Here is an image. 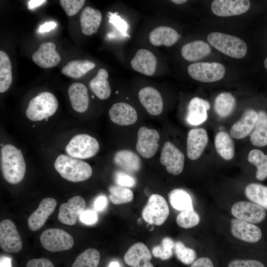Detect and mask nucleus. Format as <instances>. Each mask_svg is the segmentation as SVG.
I'll return each mask as SVG.
<instances>
[{"mask_svg":"<svg viewBox=\"0 0 267 267\" xmlns=\"http://www.w3.org/2000/svg\"><path fill=\"white\" fill-rule=\"evenodd\" d=\"M0 167L5 180L17 184L23 179L26 163L20 149L11 144L2 146L0 150Z\"/></svg>","mask_w":267,"mask_h":267,"instance_id":"1","label":"nucleus"},{"mask_svg":"<svg viewBox=\"0 0 267 267\" xmlns=\"http://www.w3.org/2000/svg\"><path fill=\"white\" fill-rule=\"evenodd\" d=\"M54 166L63 178L71 182L85 180L92 173L91 167L87 162L65 154L57 157Z\"/></svg>","mask_w":267,"mask_h":267,"instance_id":"2","label":"nucleus"},{"mask_svg":"<svg viewBox=\"0 0 267 267\" xmlns=\"http://www.w3.org/2000/svg\"><path fill=\"white\" fill-rule=\"evenodd\" d=\"M208 43L223 54L234 58H242L247 51L245 42L241 39L226 34L213 32L207 36Z\"/></svg>","mask_w":267,"mask_h":267,"instance_id":"3","label":"nucleus"},{"mask_svg":"<svg viewBox=\"0 0 267 267\" xmlns=\"http://www.w3.org/2000/svg\"><path fill=\"white\" fill-rule=\"evenodd\" d=\"M58 106V101L52 93L43 92L29 101L26 115L32 121H40L53 115Z\"/></svg>","mask_w":267,"mask_h":267,"instance_id":"4","label":"nucleus"},{"mask_svg":"<svg viewBox=\"0 0 267 267\" xmlns=\"http://www.w3.org/2000/svg\"><path fill=\"white\" fill-rule=\"evenodd\" d=\"M99 145L93 137L87 134H79L73 137L65 147L66 153L77 159H88L98 151Z\"/></svg>","mask_w":267,"mask_h":267,"instance_id":"5","label":"nucleus"},{"mask_svg":"<svg viewBox=\"0 0 267 267\" xmlns=\"http://www.w3.org/2000/svg\"><path fill=\"white\" fill-rule=\"evenodd\" d=\"M40 242L46 250L59 252L69 250L74 245V239L67 232L60 228H49L44 231Z\"/></svg>","mask_w":267,"mask_h":267,"instance_id":"6","label":"nucleus"},{"mask_svg":"<svg viewBox=\"0 0 267 267\" xmlns=\"http://www.w3.org/2000/svg\"><path fill=\"white\" fill-rule=\"evenodd\" d=\"M169 215V209L165 198L157 194L151 195L142 212L144 220L150 224L162 225Z\"/></svg>","mask_w":267,"mask_h":267,"instance_id":"7","label":"nucleus"},{"mask_svg":"<svg viewBox=\"0 0 267 267\" xmlns=\"http://www.w3.org/2000/svg\"><path fill=\"white\" fill-rule=\"evenodd\" d=\"M188 73L193 79L210 83L219 81L224 76L225 67L218 62H197L188 66Z\"/></svg>","mask_w":267,"mask_h":267,"instance_id":"8","label":"nucleus"},{"mask_svg":"<svg viewBox=\"0 0 267 267\" xmlns=\"http://www.w3.org/2000/svg\"><path fill=\"white\" fill-rule=\"evenodd\" d=\"M0 247L5 252L16 253L22 248V242L13 222L8 219L0 223Z\"/></svg>","mask_w":267,"mask_h":267,"instance_id":"9","label":"nucleus"},{"mask_svg":"<svg viewBox=\"0 0 267 267\" xmlns=\"http://www.w3.org/2000/svg\"><path fill=\"white\" fill-rule=\"evenodd\" d=\"M160 162L162 165L166 166L168 173L178 175L183 169L184 156L174 144L167 141L162 149Z\"/></svg>","mask_w":267,"mask_h":267,"instance_id":"10","label":"nucleus"},{"mask_svg":"<svg viewBox=\"0 0 267 267\" xmlns=\"http://www.w3.org/2000/svg\"><path fill=\"white\" fill-rule=\"evenodd\" d=\"M231 211L236 219L252 223L261 222L266 216L265 209L252 202H237L232 205Z\"/></svg>","mask_w":267,"mask_h":267,"instance_id":"11","label":"nucleus"},{"mask_svg":"<svg viewBox=\"0 0 267 267\" xmlns=\"http://www.w3.org/2000/svg\"><path fill=\"white\" fill-rule=\"evenodd\" d=\"M160 135L154 129L145 127L139 128L136 144L137 151L144 158H150L156 153L158 147Z\"/></svg>","mask_w":267,"mask_h":267,"instance_id":"12","label":"nucleus"},{"mask_svg":"<svg viewBox=\"0 0 267 267\" xmlns=\"http://www.w3.org/2000/svg\"><path fill=\"white\" fill-rule=\"evenodd\" d=\"M86 203L80 196L70 198L67 203L60 206L58 214L59 221L66 225H74L82 213L85 210Z\"/></svg>","mask_w":267,"mask_h":267,"instance_id":"13","label":"nucleus"},{"mask_svg":"<svg viewBox=\"0 0 267 267\" xmlns=\"http://www.w3.org/2000/svg\"><path fill=\"white\" fill-rule=\"evenodd\" d=\"M250 4L248 0H215L211 4V10L219 16H235L247 11Z\"/></svg>","mask_w":267,"mask_h":267,"instance_id":"14","label":"nucleus"},{"mask_svg":"<svg viewBox=\"0 0 267 267\" xmlns=\"http://www.w3.org/2000/svg\"><path fill=\"white\" fill-rule=\"evenodd\" d=\"M231 232L235 238L249 242H258L262 237L260 228L252 223L233 219L231 220Z\"/></svg>","mask_w":267,"mask_h":267,"instance_id":"15","label":"nucleus"},{"mask_svg":"<svg viewBox=\"0 0 267 267\" xmlns=\"http://www.w3.org/2000/svg\"><path fill=\"white\" fill-rule=\"evenodd\" d=\"M57 205L56 200L51 197L43 199L38 208L29 216L28 226L32 231L40 229L53 213Z\"/></svg>","mask_w":267,"mask_h":267,"instance_id":"16","label":"nucleus"},{"mask_svg":"<svg viewBox=\"0 0 267 267\" xmlns=\"http://www.w3.org/2000/svg\"><path fill=\"white\" fill-rule=\"evenodd\" d=\"M56 45L52 42L42 44L38 49L32 55L33 61L44 68H52L60 61L59 54L56 51Z\"/></svg>","mask_w":267,"mask_h":267,"instance_id":"17","label":"nucleus"},{"mask_svg":"<svg viewBox=\"0 0 267 267\" xmlns=\"http://www.w3.org/2000/svg\"><path fill=\"white\" fill-rule=\"evenodd\" d=\"M151 254L147 246L137 242L131 246L124 255L125 262L132 267H154L150 263Z\"/></svg>","mask_w":267,"mask_h":267,"instance_id":"18","label":"nucleus"},{"mask_svg":"<svg viewBox=\"0 0 267 267\" xmlns=\"http://www.w3.org/2000/svg\"><path fill=\"white\" fill-rule=\"evenodd\" d=\"M208 142L207 132L202 128L193 129L189 131L187 137V155L192 160L199 158Z\"/></svg>","mask_w":267,"mask_h":267,"instance_id":"19","label":"nucleus"},{"mask_svg":"<svg viewBox=\"0 0 267 267\" xmlns=\"http://www.w3.org/2000/svg\"><path fill=\"white\" fill-rule=\"evenodd\" d=\"M132 68L146 76H152L155 73L157 61L155 55L146 49L138 50L131 61Z\"/></svg>","mask_w":267,"mask_h":267,"instance_id":"20","label":"nucleus"},{"mask_svg":"<svg viewBox=\"0 0 267 267\" xmlns=\"http://www.w3.org/2000/svg\"><path fill=\"white\" fill-rule=\"evenodd\" d=\"M109 116L114 123L120 126L131 125L137 119L135 109L131 105L122 102L115 103L111 107Z\"/></svg>","mask_w":267,"mask_h":267,"instance_id":"21","label":"nucleus"},{"mask_svg":"<svg viewBox=\"0 0 267 267\" xmlns=\"http://www.w3.org/2000/svg\"><path fill=\"white\" fill-rule=\"evenodd\" d=\"M139 101L148 113L152 115L160 114L163 109V101L160 93L156 89L146 87L138 92Z\"/></svg>","mask_w":267,"mask_h":267,"instance_id":"22","label":"nucleus"},{"mask_svg":"<svg viewBox=\"0 0 267 267\" xmlns=\"http://www.w3.org/2000/svg\"><path fill=\"white\" fill-rule=\"evenodd\" d=\"M258 115L253 109L246 110L241 118L231 127L230 134L235 139H242L252 133L258 120Z\"/></svg>","mask_w":267,"mask_h":267,"instance_id":"23","label":"nucleus"},{"mask_svg":"<svg viewBox=\"0 0 267 267\" xmlns=\"http://www.w3.org/2000/svg\"><path fill=\"white\" fill-rule=\"evenodd\" d=\"M209 103L206 100L195 97L189 101L187 107L186 120L193 126L199 125L208 118L207 111L210 109Z\"/></svg>","mask_w":267,"mask_h":267,"instance_id":"24","label":"nucleus"},{"mask_svg":"<svg viewBox=\"0 0 267 267\" xmlns=\"http://www.w3.org/2000/svg\"><path fill=\"white\" fill-rule=\"evenodd\" d=\"M116 166L127 173H134L141 168V162L139 157L134 152L123 149L117 152L113 158Z\"/></svg>","mask_w":267,"mask_h":267,"instance_id":"25","label":"nucleus"},{"mask_svg":"<svg viewBox=\"0 0 267 267\" xmlns=\"http://www.w3.org/2000/svg\"><path fill=\"white\" fill-rule=\"evenodd\" d=\"M179 35L173 28L160 26L153 29L149 33V40L154 46H171L178 40Z\"/></svg>","mask_w":267,"mask_h":267,"instance_id":"26","label":"nucleus"},{"mask_svg":"<svg viewBox=\"0 0 267 267\" xmlns=\"http://www.w3.org/2000/svg\"><path fill=\"white\" fill-rule=\"evenodd\" d=\"M102 14L97 9L87 6L82 11L80 21L82 33L87 36L95 33L101 22Z\"/></svg>","mask_w":267,"mask_h":267,"instance_id":"27","label":"nucleus"},{"mask_svg":"<svg viewBox=\"0 0 267 267\" xmlns=\"http://www.w3.org/2000/svg\"><path fill=\"white\" fill-rule=\"evenodd\" d=\"M68 95L73 109L77 112H85L89 106V98L87 87L83 84L75 83L68 89Z\"/></svg>","mask_w":267,"mask_h":267,"instance_id":"28","label":"nucleus"},{"mask_svg":"<svg viewBox=\"0 0 267 267\" xmlns=\"http://www.w3.org/2000/svg\"><path fill=\"white\" fill-rule=\"evenodd\" d=\"M211 48L203 41H194L184 44L181 48V53L186 60L195 61L210 54Z\"/></svg>","mask_w":267,"mask_h":267,"instance_id":"29","label":"nucleus"},{"mask_svg":"<svg viewBox=\"0 0 267 267\" xmlns=\"http://www.w3.org/2000/svg\"><path fill=\"white\" fill-rule=\"evenodd\" d=\"M108 77L107 71L101 68L89 83L91 91L100 99H106L111 94V88L107 80Z\"/></svg>","mask_w":267,"mask_h":267,"instance_id":"30","label":"nucleus"},{"mask_svg":"<svg viewBox=\"0 0 267 267\" xmlns=\"http://www.w3.org/2000/svg\"><path fill=\"white\" fill-rule=\"evenodd\" d=\"M258 115V120L250 134V141L255 146L263 147L267 145V114L261 110Z\"/></svg>","mask_w":267,"mask_h":267,"instance_id":"31","label":"nucleus"},{"mask_svg":"<svg viewBox=\"0 0 267 267\" xmlns=\"http://www.w3.org/2000/svg\"><path fill=\"white\" fill-rule=\"evenodd\" d=\"M216 151L223 159L231 160L234 156V144L229 134L223 131L217 134L215 138Z\"/></svg>","mask_w":267,"mask_h":267,"instance_id":"32","label":"nucleus"},{"mask_svg":"<svg viewBox=\"0 0 267 267\" xmlns=\"http://www.w3.org/2000/svg\"><path fill=\"white\" fill-rule=\"evenodd\" d=\"M95 67V64L89 60H75L69 62L63 67L61 72L66 76L78 79Z\"/></svg>","mask_w":267,"mask_h":267,"instance_id":"33","label":"nucleus"},{"mask_svg":"<svg viewBox=\"0 0 267 267\" xmlns=\"http://www.w3.org/2000/svg\"><path fill=\"white\" fill-rule=\"evenodd\" d=\"M168 196L171 205L176 210L181 212L193 208L191 196L184 189H174Z\"/></svg>","mask_w":267,"mask_h":267,"instance_id":"34","label":"nucleus"},{"mask_svg":"<svg viewBox=\"0 0 267 267\" xmlns=\"http://www.w3.org/2000/svg\"><path fill=\"white\" fill-rule=\"evenodd\" d=\"M236 104L235 97L230 92L220 93L215 100L214 109L221 117L228 116L233 112Z\"/></svg>","mask_w":267,"mask_h":267,"instance_id":"35","label":"nucleus"},{"mask_svg":"<svg viewBox=\"0 0 267 267\" xmlns=\"http://www.w3.org/2000/svg\"><path fill=\"white\" fill-rule=\"evenodd\" d=\"M12 82V68L8 55L0 51V92L6 91Z\"/></svg>","mask_w":267,"mask_h":267,"instance_id":"36","label":"nucleus"},{"mask_svg":"<svg viewBox=\"0 0 267 267\" xmlns=\"http://www.w3.org/2000/svg\"><path fill=\"white\" fill-rule=\"evenodd\" d=\"M245 193L252 202L267 209V186L259 183H251L246 186Z\"/></svg>","mask_w":267,"mask_h":267,"instance_id":"37","label":"nucleus"},{"mask_svg":"<svg viewBox=\"0 0 267 267\" xmlns=\"http://www.w3.org/2000/svg\"><path fill=\"white\" fill-rule=\"evenodd\" d=\"M248 160L257 168V179L263 180L267 178V155L259 149H253L248 154Z\"/></svg>","mask_w":267,"mask_h":267,"instance_id":"38","label":"nucleus"},{"mask_svg":"<svg viewBox=\"0 0 267 267\" xmlns=\"http://www.w3.org/2000/svg\"><path fill=\"white\" fill-rule=\"evenodd\" d=\"M100 257V254L96 249H88L76 258L72 267H97Z\"/></svg>","mask_w":267,"mask_h":267,"instance_id":"39","label":"nucleus"},{"mask_svg":"<svg viewBox=\"0 0 267 267\" xmlns=\"http://www.w3.org/2000/svg\"><path fill=\"white\" fill-rule=\"evenodd\" d=\"M109 191L110 193L109 199L114 204L129 203L133 200V192L128 187L119 185H111Z\"/></svg>","mask_w":267,"mask_h":267,"instance_id":"40","label":"nucleus"},{"mask_svg":"<svg viewBox=\"0 0 267 267\" xmlns=\"http://www.w3.org/2000/svg\"><path fill=\"white\" fill-rule=\"evenodd\" d=\"M175 243L172 238L168 237L164 238L160 245L153 248L152 250L153 255L162 260L169 259L173 256Z\"/></svg>","mask_w":267,"mask_h":267,"instance_id":"41","label":"nucleus"},{"mask_svg":"<svg viewBox=\"0 0 267 267\" xmlns=\"http://www.w3.org/2000/svg\"><path fill=\"white\" fill-rule=\"evenodd\" d=\"M177 224L181 227L189 228L197 225L200 222V217L194 208L180 212L176 219Z\"/></svg>","mask_w":267,"mask_h":267,"instance_id":"42","label":"nucleus"},{"mask_svg":"<svg viewBox=\"0 0 267 267\" xmlns=\"http://www.w3.org/2000/svg\"><path fill=\"white\" fill-rule=\"evenodd\" d=\"M174 250L177 258L184 264L190 265L195 261L196 257L195 251L186 247L182 242H176Z\"/></svg>","mask_w":267,"mask_h":267,"instance_id":"43","label":"nucleus"},{"mask_svg":"<svg viewBox=\"0 0 267 267\" xmlns=\"http://www.w3.org/2000/svg\"><path fill=\"white\" fill-rule=\"evenodd\" d=\"M60 3L69 16L76 14L85 3V0H60Z\"/></svg>","mask_w":267,"mask_h":267,"instance_id":"44","label":"nucleus"},{"mask_svg":"<svg viewBox=\"0 0 267 267\" xmlns=\"http://www.w3.org/2000/svg\"><path fill=\"white\" fill-rule=\"evenodd\" d=\"M115 182L117 185L127 187H133L136 185L135 178L130 175L129 173L122 171H118L114 176Z\"/></svg>","mask_w":267,"mask_h":267,"instance_id":"45","label":"nucleus"},{"mask_svg":"<svg viewBox=\"0 0 267 267\" xmlns=\"http://www.w3.org/2000/svg\"><path fill=\"white\" fill-rule=\"evenodd\" d=\"M109 22L113 24L125 36L127 35L128 24L116 13L109 12Z\"/></svg>","mask_w":267,"mask_h":267,"instance_id":"46","label":"nucleus"},{"mask_svg":"<svg viewBox=\"0 0 267 267\" xmlns=\"http://www.w3.org/2000/svg\"><path fill=\"white\" fill-rule=\"evenodd\" d=\"M228 267H265L264 265L255 260L236 259L229 262Z\"/></svg>","mask_w":267,"mask_h":267,"instance_id":"47","label":"nucleus"},{"mask_svg":"<svg viewBox=\"0 0 267 267\" xmlns=\"http://www.w3.org/2000/svg\"><path fill=\"white\" fill-rule=\"evenodd\" d=\"M79 217L81 222L88 225L93 224L98 220L96 211L92 210H84Z\"/></svg>","mask_w":267,"mask_h":267,"instance_id":"48","label":"nucleus"},{"mask_svg":"<svg viewBox=\"0 0 267 267\" xmlns=\"http://www.w3.org/2000/svg\"><path fill=\"white\" fill-rule=\"evenodd\" d=\"M26 267H54L52 263L45 258L34 259L29 261Z\"/></svg>","mask_w":267,"mask_h":267,"instance_id":"49","label":"nucleus"},{"mask_svg":"<svg viewBox=\"0 0 267 267\" xmlns=\"http://www.w3.org/2000/svg\"><path fill=\"white\" fill-rule=\"evenodd\" d=\"M108 204L107 199L104 195L97 197L93 203V208L96 211H102L104 210Z\"/></svg>","mask_w":267,"mask_h":267,"instance_id":"50","label":"nucleus"},{"mask_svg":"<svg viewBox=\"0 0 267 267\" xmlns=\"http://www.w3.org/2000/svg\"><path fill=\"white\" fill-rule=\"evenodd\" d=\"M191 267H214V265L209 258L201 257L195 261Z\"/></svg>","mask_w":267,"mask_h":267,"instance_id":"51","label":"nucleus"},{"mask_svg":"<svg viewBox=\"0 0 267 267\" xmlns=\"http://www.w3.org/2000/svg\"><path fill=\"white\" fill-rule=\"evenodd\" d=\"M57 26V23L54 21L46 22L41 25L38 29L39 33L48 32L53 30Z\"/></svg>","mask_w":267,"mask_h":267,"instance_id":"52","label":"nucleus"},{"mask_svg":"<svg viewBox=\"0 0 267 267\" xmlns=\"http://www.w3.org/2000/svg\"><path fill=\"white\" fill-rule=\"evenodd\" d=\"M46 1L45 0H30L28 3V8L30 10L33 9Z\"/></svg>","mask_w":267,"mask_h":267,"instance_id":"53","label":"nucleus"},{"mask_svg":"<svg viewBox=\"0 0 267 267\" xmlns=\"http://www.w3.org/2000/svg\"><path fill=\"white\" fill-rule=\"evenodd\" d=\"M11 259L7 257H2L0 259V267H11Z\"/></svg>","mask_w":267,"mask_h":267,"instance_id":"54","label":"nucleus"},{"mask_svg":"<svg viewBox=\"0 0 267 267\" xmlns=\"http://www.w3.org/2000/svg\"><path fill=\"white\" fill-rule=\"evenodd\" d=\"M108 267H120V266L118 262L114 261L110 263Z\"/></svg>","mask_w":267,"mask_h":267,"instance_id":"55","label":"nucleus"},{"mask_svg":"<svg viewBox=\"0 0 267 267\" xmlns=\"http://www.w3.org/2000/svg\"><path fill=\"white\" fill-rule=\"evenodd\" d=\"M172 1L176 4H180L185 3L187 1V0H172Z\"/></svg>","mask_w":267,"mask_h":267,"instance_id":"56","label":"nucleus"},{"mask_svg":"<svg viewBox=\"0 0 267 267\" xmlns=\"http://www.w3.org/2000/svg\"><path fill=\"white\" fill-rule=\"evenodd\" d=\"M264 65L266 68L267 69V57L266 58L264 61Z\"/></svg>","mask_w":267,"mask_h":267,"instance_id":"57","label":"nucleus"}]
</instances>
